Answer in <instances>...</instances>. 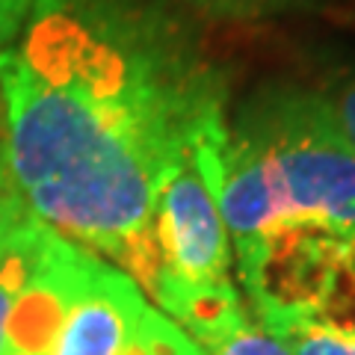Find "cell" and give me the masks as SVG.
Returning a JSON list of instances; mask_svg holds the SVG:
<instances>
[{"label": "cell", "instance_id": "15", "mask_svg": "<svg viewBox=\"0 0 355 355\" xmlns=\"http://www.w3.org/2000/svg\"><path fill=\"white\" fill-rule=\"evenodd\" d=\"M6 184V175H3V160H0V187Z\"/></svg>", "mask_w": 355, "mask_h": 355}, {"label": "cell", "instance_id": "14", "mask_svg": "<svg viewBox=\"0 0 355 355\" xmlns=\"http://www.w3.org/2000/svg\"><path fill=\"white\" fill-rule=\"evenodd\" d=\"M24 205H21V198L9 190V184L0 187V243H3V237L9 234V228L15 225V219L24 214Z\"/></svg>", "mask_w": 355, "mask_h": 355}, {"label": "cell", "instance_id": "11", "mask_svg": "<svg viewBox=\"0 0 355 355\" xmlns=\"http://www.w3.org/2000/svg\"><path fill=\"white\" fill-rule=\"evenodd\" d=\"M287 355H355V340H338L311 331H287L272 338Z\"/></svg>", "mask_w": 355, "mask_h": 355}, {"label": "cell", "instance_id": "3", "mask_svg": "<svg viewBox=\"0 0 355 355\" xmlns=\"http://www.w3.org/2000/svg\"><path fill=\"white\" fill-rule=\"evenodd\" d=\"M234 263L249 314L270 338L311 331L355 340V231L282 219Z\"/></svg>", "mask_w": 355, "mask_h": 355}, {"label": "cell", "instance_id": "6", "mask_svg": "<svg viewBox=\"0 0 355 355\" xmlns=\"http://www.w3.org/2000/svg\"><path fill=\"white\" fill-rule=\"evenodd\" d=\"M146 311V293L137 282L98 258L62 320L51 355H121Z\"/></svg>", "mask_w": 355, "mask_h": 355}, {"label": "cell", "instance_id": "1", "mask_svg": "<svg viewBox=\"0 0 355 355\" xmlns=\"http://www.w3.org/2000/svg\"><path fill=\"white\" fill-rule=\"evenodd\" d=\"M228 89L154 0H33L0 48V160L53 234L113 263L142 293L160 275L154 207Z\"/></svg>", "mask_w": 355, "mask_h": 355}, {"label": "cell", "instance_id": "8", "mask_svg": "<svg viewBox=\"0 0 355 355\" xmlns=\"http://www.w3.org/2000/svg\"><path fill=\"white\" fill-rule=\"evenodd\" d=\"M121 355H207V352L175 320L148 305Z\"/></svg>", "mask_w": 355, "mask_h": 355}, {"label": "cell", "instance_id": "2", "mask_svg": "<svg viewBox=\"0 0 355 355\" xmlns=\"http://www.w3.org/2000/svg\"><path fill=\"white\" fill-rule=\"evenodd\" d=\"M231 121L261 151L282 219L355 231V146L326 95L263 86Z\"/></svg>", "mask_w": 355, "mask_h": 355}, {"label": "cell", "instance_id": "9", "mask_svg": "<svg viewBox=\"0 0 355 355\" xmlns=\"http://www.w3.org/2000/svg\"><path fill=\"white\" fill-rule=\"evenodd\" d=\"M207 355H287L266 331L254 323L249 308L237 314L231 323L216 329L198 343Z\"/></svg>", "mask_w": 355, "mask_h": 355}, {"label": "cell", "instance_id": "12", "mask_svg": "<svg viewBox=\"0 0 355 355\" xmlns=\"http://www.w3.org/2000/svg\"><path fill=\"white\" fill-rule=\"evenodd\" d=\"M331 110H335V116L340 121L343 133L349 137V142L355 146V74L343 77V80L331 89V92L326 95Z\"/></svg>", "mask_w": 355, "mask_h": 355}, {"label": "cell", "instance_id": "7", "mask_svg": "<svg viewBox=\"0 0 355 355\" xmlns=\"http://www.w3.org/2000/svg\"><path fill=\"white\" fill-rule=\"evenodd\" d=\"M44 234H48V225H42L30 210H24L0 243V355H3L9 317H12L18 296L24 293L30 275L36 270Z\"/></svg>", "mask_w": 355, "mask_h": 355}, {"label": "cell", "instance_id": "5", "mask_svg": "<svg viewBox=\"0 0 355 355\" xmlns=\"http://www.w3.org/2000/svg\"><path fill=\"white\" fill-rule=\"evenodd\" d=\"M95 261L98 254L74 246L48 228L36 270L9 317L3 355H51L62 320L83 291Z\"/></svg>", "mask_w": 355, "mask_h": 355}, {"label": "cell", "instance_id": "10", "mask_svg": "<svg viewBox=\"0 0 355 355\" xmlns=\"http://www.w3.org/2000/svg\"><path fill=\"white\" fill-rule=\"evenodd\" d=\"M178 3L214 18L246 21V18H270L279 12H291L296 6H305L308 0H178Z\"/></svg>", "mask_w": 355, "mask_h": 355}, {"label": "cell", "instance_id": "4", "mask_svg": "<svg viewBox=\"0 0 355 355\" xmlns=\"http://www.w3.org/2000/svg\"><path fill=\"white\" fill-rule=\"evenodd\" d=\"M154 240L160 252V275L148 296L160 311L184 293L234 282L225 222L193 157L163 187L154 207Z\"/></svg>", "mask_w": 355, "mask_h": 355}, {"label": "cell", "instance_id": "13", "mask_svg": "<svg viewBox=\"0 0 355 355\" xmlns=\"http://www.w3.org/2000/svg\"><path fill=\"white\" fill-rule=\"evenodd\" d=\"M33 0H0V48L12 44L30 18Z\"/></svg>", "mask_w": 355, "mask_h": 355}]
</instances>
